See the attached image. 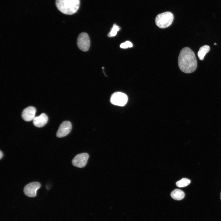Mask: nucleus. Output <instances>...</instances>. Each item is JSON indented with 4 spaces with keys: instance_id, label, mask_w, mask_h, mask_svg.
Returning <instances> with one entry per match:
<instances>
[{
    "instance_id": "nucleus-1",
    "label": "nucleus",
    "mask_w": 221,
    "mask_h": 221,
    "mask_svg": "<svg viewBox=\"0 0 221 221\" xmlns=\"http://www.w3.org/2000/svg\"><path fill=\"white\" fill-rule=\"evenodd\" d=\"M178 64L182 72L187 73L194 72L197 67V60L194 52L188 47L182 48L178 57Z\"/></svg>"
},
{
    "instance_id": "nucleus-2",
    "label": "nucleus",
    "mask_w": 221,
    "mask_h": 221,
    "mask_svg": "<svg viewBox=\"0 0 221 221\" xmlns=\"http://www.w3.org/2000/svg\"><path fill=\"white\" fill-rule=\"evenodd\" d=\"M55 4L57 9L61 13L72 15L79 9L80 0H56Z\"/></svg>"
},
{
    "instance_id": "nucleus-3",
    "label": "nucleus",
    "mask_w": 221,
    "mask_h": 221,
    "mask_svg": "<svg viewBox=\"0 0 221 221\" xmlns=\"http://www.w3.org/2000/svg\"><path fill=\"white\" fill-rule=\"evenodd\" d=\"M173 18V15L171 13L165 12L157 15L155 18V23L160 28H165L172 24Z\"/></svg>"
},
{
    "instance_id": "nucleus-4",
    "label": "nucleus",
    "mask_w": 221,
    "mask_h": 221,
    "mask_svg": "<svg viewBox=\"0 0 221 221\" xmlns=\"http://www.w3.org/2000/svg\"><path fill=\"white\" fill-rule=\"evenodd\" d=\"M128 101V97L125 94L120 92H116L113 93L110 98V102L113 105L123 106L127 103Z\"/></svg>"
},
{
    "instance_id": "nucleus-5",
    "label": "nucleus",
    "mask_w": 221,
    "mask_h": 221,
    "mask_svg": "<svg viewBox=\"0 0 221 221\" xmlns=\"http://www.w3.org/2000/svg\"><path fill=\"white\" fill-rule=\"evenodd\" d=\"M77 43L78 47L80 50L84 52L88 51L90 45L88 34L85 33H80L78 37Z\"/></svg>"
},
{
    "instance_id": "nucleus-6",
    "label": "nucleus",
    "mask_w": 221,
    "mask_h": 221,
    "mask_svg": "<svg viewBox=\"0 0 221 221\" xmlns=\"http://www.w3.org/2000/svg\"><path fill=\"white\" fill-rule=\"evenodd\" d=\"M89 157L87 153H82L76 156L72 161L73 165L79 168H82L85 166Z\"/></svg>"
},
{
    "instance_id": "nucleus-7",
    "label": "nucleus",
    "mask_w": 221,
    "mask_h": 221,
    "mask_svg": "<svg viewBox=\"0 0 221 221\" xmlns=\"http://www.w3.org/2000/svg\"><path fill=\"white\" fill-rule=\"evenodd\" d=\"M40 184L37 182L30 183L26 185L24 188V192L25 194L28 197H34L37 195V190L40 188Z\"/></svg>"
},
{
    "instance_id": "nucleus-8",
    "label": "nucleus",
    "mask_w": 221,
    "mask_h": 221,
    "mask_svg": "<svg viewBox=\"0 0 221 221\" xmlns=\"http://www.w3.org/2000/svg\"><path fill=\"white\" fill-rule=\"evenodd\" d=\"M72 128V124L69 121H67L63 122L57 132V137L62 138L67 136L71 132Z\"/></svg>"
},
{
    "instance_id": "nucleus-9",
    "label": "nucleus",
    "mask_w": 221,
    "mask_h": 221,
    "mask_svg": "<svg viewBox=\"0 0 221 221\" xmlns=\"http://www.w3.org/2000/svg\"><path fill=\"white\" fill-rule=\"evenodd\" d=\"M36 110L33 107H29L25 109L22 113V117L26 121H30L33 120L35 117Z\"/></svg>"
},
{
    "instance_id": "nucleus-10",
    "label": "nucleus",
    "mask_w": 221,
    "mask_h": 221,
    "mask_svg": "<svg viewBox=\"0 0 221 221\" xmlns=\"http://www.w3.org/2000/svg\"><path fill=\"white\" fill-rule=\"evenodd\" d=\"M48 117L45 113H42L40 115L35 117L33 120V124L37 127H43L47 123Z\"/></svg>"
},
{
    "instance_id": "nucleus-11",
    "label": "nucleus",
    "mask_w": 221,
    "mask_h": 221,
    "mask_svg": "<svg viewBox=\"0 0 221 221\" xmlns=\"http://www.w3.org/2000/svg\"><path fill=\"white\" fill-rule=\"evenodd\" d=\"M171 196L173 199L180 200L183 199L184 197V192L181 190L176 189L173 191L171 193Z\"/></svg>"
},
{
    "instance_id": "nucleus-12",
    "label": "nucleus",
    "mask_w": 221,
    "mask_h": 221,
    "mask_svg": "<svg viewBox=\"0 0 221 221\" xmlns=\"http://www.w3.org/2000/svg\"><path fill=\"white\" fill-rule=\"evenodd\" d=\"M210 50V47L207 45H204L201 47L198 51L197 55L200 60H203L205 55Z\"/></svg>"
},
{
    "instance_id": "nucleus-13",
    "label": "nucleus",
    "mask_w": 221,
    "mask_h": 221,
    "mask_svg": "<svg viewBox=\"0 0 221 221\" xmlns=\"http://www.w3.org/2000/svg\"><path fill=\"white\" fill-rule=\"evenodd\" d=\"M190 182V180L186 178H183L176 182V185L179 187H184L188 185Z\"/></svg>"
},
{
    "instance_id": "nucleus-14",
    "label": "nucleus",
    "mask_w": 221,
    "mask_h": 221,
    "mask_svg": "<svg viewBox=\"0 0 221 221\" xmlns=\"http://www.w3.org/2000/svg\"><path fill=\"white\" fill-rule=\"evenodd\" d=\"M120 29V28L119 26L115 24H114L110 31L108 34V36L109 37H111L115 36L117 34V32Z\"/></svg>"
},
{
    "instance_id": "nucleus-15",
    "label": "nucleus",
    "mask_w": 221,
    "mask_h": 221,
    "mask_svg": "<svg viewBox=\"0 0 221 221\" xmlns=\"http://www.w3.org/2000/svg\"><path fill=\"white\" fill-rule=\"evenodd\" d=\"M133 45L131 42L127 41L123 43L120 45V47L122 48H128L132 47Z\"/></svg>"
},
{
    "instance_id": "nucleus-16",
    "label": "nucleus",
    "mask_w": 221,
    "mask_h": 221,
    "mask_svg": "<svg viewBox=\"0 0 221 221\" xmlns=\"http://www.w3.org/2000/svg\"><path fill=\"white\" fill-rule=\"evenodd\" d=\"M3 155V153L2 151L1 150L0 151V159L2 158Z\"/></svg>"
},
{
    "instance_id": "nucleus-17",
    "label": "nucleus",
    "mask_w": 221,
    "mask_h": 221,
    "mask_svg": "<svg viewBox=\"0 0 221 221\" xmlns=\"http://www.w3.org/2000/svg\"><path fill=\"white\" fill-rule=\"evenodd\" d=\"M220 199H221V193H220Z\"/></svg>"
},
{
    "instance_id": "nucleus-18",
    "label": "nucleus",
    "mask_w": 221,
    "mask_h": 221,
    "mask_svg": "<svg viewBox=\"0 0 221 221\" xmlns=\"http://www.w3.org/2000/svg\"><path fill=\"white\" fill-rule=\"evenodd\" d=\"M214 44L215 45H217L216 43H214Z\"/></svg>"
}]
</instances>
